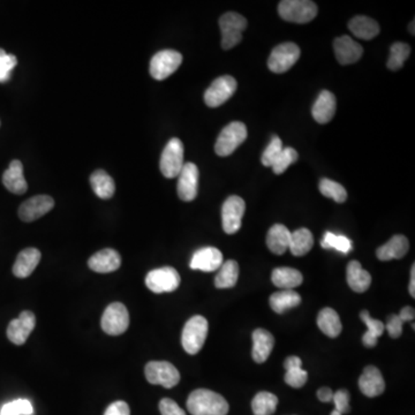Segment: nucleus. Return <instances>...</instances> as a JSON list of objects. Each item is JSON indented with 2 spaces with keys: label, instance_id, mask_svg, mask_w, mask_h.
Here are the masks:
<instances>
[{
  "label": "nucleus",
  "instance_id": "49530a36",
  "mask_svg": "<svg viewBox=\"0 0 415 415\" xmlns=\"http://www.w3.org/2000/svg\"><path fill=\"white\" fill-rule=\"evenodd\" d=\"M404 322L398 315L389 316L388 322L384 325L385 329L388 330L390 337L397 339L403 334Z\"/></svg>",
  "mask_w": 415,
  "mask_h": 415
},
{
  "label": "nucleus",
  "instance_id": "20e7f679",
  "mask_svg": "<svg viewBox=\"0 0 415 415\" xmlns=\"http://www.w3.org/2000/svg\"><path fill=\"white\" fill-rule=\"evenodd\" d=\"M247 127L244 123L233 121L224 127L217 138L215 151L220 157L230 156L247 138Z\"/></svg>",
  "mask_w": 415,
  "mask_h": 415
},
{
  "label": "nucleus",
  "instance_id": "9d476101",
  "mask_svg": "<svg viewBox=\"0 0 415 415\" xmlns=\"http://www.w3.org/2000/svg\"><path fill=\"white\" fill-rule=\"evenodd\" d=\"M148 382L171 389L180 382V373L168 362H148L145 369Z\"/></svg>",
  "mask_w": 415,
  "mask_h": 415
},
{
  "label": "nucleus",
  "instance_id": "3c124183",
  "mask_svg": "<svg viewBox=\"0 0 415 415\" xmlns=\"http://www.w3.org/2000/svg\"><path fill=\"white\" fill-rule=\"evenodd\" d=\"M398 316H399L404 323L411 322V321L414 319L415 312L412 307L406 306V307H404L403 309L400 310L399 315Z\"/></svg>",
  "mask_w": 415,
  "mask_h": 415
},
{
  "label": "nucleus",
  "instance_id": "8fccbe9b",
  "mask_svg": "<svg viewBox=\"0 0 415 415\" xmlns=\"http://www.w3.org/2000/svg\"><path fill=\"white\" fill-rule=\"evenodd\" d=\"M317 398L322 403H330V401H332V398H334V392H332L330 388L324 386V388H321L317 391Z\"/></svg>",
  "mask_w": 415,
  "mask_h": 415
},
{
  "label": "nucleus",
  "instance_id": "58836bf2",
  "mask_svg": "<svg viewBox=\"0 0 415 415\" xmlns=\"http://www.w3.org/2000/svg\"><path fill=\"white\" fill-rule=\"evenodd\" d=\"M319 192L322 193L325 198H330L337 203H343L347 199V192L343 185L331 180V179H322L319 181Z\"/></svg>",
  "mask_w": 415,
  "mask_h": 415
},
{
  "label": "nucleus",
  "instance_id": "dca6fc26",
  "mask_svg": "<svg viewBox=\"0 0 415 415\" xmlns=\"http://www.w3.org/2000/svg\"><path fill=\"white\" fill-rule=\"evenodd\" d=\"M54 207V201L51 196L36 195L24 202L19 208L20 220L27 223L39 220L41 217L48 214Z\"/></svg>",
  "mask_w": 415,
  "mask_h": 415
},
{
  "label": "nucleus",
  "instance_id": "a19ab883",
  "mask_svg": "<svg viewBox=\"0 0 415 415\" xmlns=\"http://www.w3.org/2000/svg\"><path fill=\"white\" fill-rule=\"evenodd\" d=\"M297 160H298V153L294 148H283V150L280 153V156L277 157V160H275L271 168L276 175H282L290 165H292L293 163L297 162Z\"/></svg>",
  "mask_w": 415,
  "mask_h": 415
},
{
  "label": "nucleus",
  "instance_id": "79ce46f5",
  "mask_svg": "<svg viewBox=\"0 0 415 415\" xmlns=\"http://www.w3.org/2000/svg\"><path fill=\"white\" fill-rule=\"evenodd\" d=\"M34 409L27 399H16L7 403L0 409V415H31Z\"/></svg>",
  "mask_w": 415,
  "mask_h": 415
},
{
  "label": "nucleus",
  "instance_id": "f3484780",
  "mask_svg": "<svg viewBox=\"0 0 415 415\" xmlns=\"http://www.w3.org/2000/svg\"><path fill=\"white\" fill-rule=\"evenodd\" d=\"M223 254L215 247H205L196 250L190 261V269L193 270L211 272L216 271L223 265Z\"/></svg>",
  "mask_w": 415,
  "mask_h": 415
},
{
  "label": "nucleus",
  "instance_id": "a18cd8bd",
  "mask_svg": "<svg viewBox=\"0 0 415 415\" xmlns=\"http://www.w3.org/2000/svg\"><path fill=\"white\" fill-rule=\"evenodd\" d=\"M332 401L334 403V406H336V411L340 413V414H347V413L351 412V407H349V392L347 390H339V391L334 394V398H332Z\"/></svg>",
  "mask_w": 415,
  "mask_h": 415
},
{
  "label": "nucleus",
  "instance_id": "7c9ffc66",
  "mask_svg": "<svg viewBox=\"0 0 415 415\" xmlns=\"http://www.w3.org/2000/svg\"><path fill=\"white\" fill-rule=\"evenodd\" d=\"M317 325L323 334L330 338H337L343 330L340 317L332 308H323L317 316Z\"/></svg>",
  "mask_w": 415,
  "mask_h": 415
},
{
  "label": "nucleus",
  "instance_id": "1a4fd4ad",
  "mask_svg": "<svg viewBox=\"0 0 415 415\" xmlns=\"http://www.w3.org/2000/svg\"><path fill=\"white\" fill-rule=\"evenodd\" d=\"M300 54V48L295 43L280 44L271 51L268 59L269 69L276 74L287 72L299 61Z\"/></svg>",
  "mask_w": 415,
  "mask_h": 415
},
{
  "label": "nucleus",
  "instance_id": "6ab92c4d",
  "mask_svg": "<svg viewBox=\"0 0 415 415\" xmlns=\"http://www.w3.org/2000/svg\"><path fill=\"white\" fill-rule=\"evenodd\" d=\"M88 265L95 272L108 274L121 268V257L117 250L106 248L93 254L88 261Z\"/></svg>",
  "mask_w": 415,
  "mask_h": 415
},
{
  "label": "nucleus",
  "instance_id": "37998d69",
  "mask_svg": "<svg viewBox=\"0 0 415 415\" xmlns=\"http://www.w3.org/2000/svg\"><path fill=\"white\" fill-rule=\"evenodd\" d=\"M16 65L18 58L14 54L7 53L4 48H0V83L9 81Z\"/></svg>",
  "mask_w": 415,
  "mask_h": 415
},
{
  "label": "nucleus",
  "instance_id": "e433bc0d",
  "mask_svg": "<svg viewBox=\"0 0 415 415\" xmlns=\"http://www.w3.org/2000/svg\"><path fill=\"white\" fill-rule=\"evenodd\" d=\"M278 398L270 392L262 391L256 394L252 401L254 415H272L276 412Z\"/></svg>",
  "mask_w": 415,
  "mask_h": 415
},
{
  "label": "nucleus",
  "instance_id": "39448f33",
  "mask_svg": "<svg viewBox=\"0 0 415 415\" xmlns=\"http://www.w3.org/2000/svg\"><path fill=\"white\" fill-rule=\"evenodd\" d=\"M222 31V48L230 50L238 46L242 39V33L247 28V20L239 13H225L220 19Z\"/></svg>",
  "mask_w": 415,
  "mask_h": 415
},
{
  "label": "nucleus",
  "instance_id": "c756f323",
  "mask_svg": "<svg viewBox=\"0 0 415 415\" xmlns=\"http://www.w3.org/2000/svg\"><path fill=\"white\" fill-rule=\"evenodd\" d=\"M349 29L355 37L369 41L379 34V26L375 20L368 16H359L349 22Z\"/></svg>",
  "mask_w": 415,
  "mask_h": 415
},
{
  "label": "nucleus",
  "instance_id": "aec40b11",
  "mask_svg": "<svg viewBox=\"0 0 415 415\" xmlns=\"http://www.w3.org/2000/svg\"><path fill=\"white\" fill-rule=\"evenodd\" d=\"M359 388L367 397L374 398L382 394L385 390V382L379 368L375 366L364 368V373L359 379Z\"/></svg>",
  "mask_w": 415,
  "mask_h": 415
},
{
  "label": "nucleus",
  "instance_id": "9b49d317",
  "mask_svg": "<svg viewBox=\"0 0 415 415\" xmlns=\"http://www.w3.org/2000/svg\"><path fill=\"white\" fill-rule=\"evenodd\" d=\"M180 275L172 267L151 270L145 277V285L151 292H173L180 285Z\"/></svg>",
  "mask_w": 415,
  "mask_h": 415
},
{
  "label": "nucleus",
  "instance_id": "5701e85b",
  "mask_svg": "<svg viewBox=\"0 0 415 415\" xmlns=\"http://www.w3.org/2000/svg\"><path fill=\"white\" fill-rule=\"evenodd\" d=\"M275 338L265 329H256L253 332V351L252 357L257 364H263L268 360L274 349Z\"/></svg>",
  "mask_w": 415,
  "mask_h": 415
},
{
  "label": "nucleus",
  "instance_id": "ddd939ff",
  "mask_svg": "<svg viewBox=\"0 0 415 415\" xmlns=\"http://www.w3.org/2000/svg\"><path fill=\"white\" fill-rule=\"evenodd\" d=\"M245 211L246 203L240 196L232 195L226 199L222 208V223L225 233L235 235L240 230Z\"/></svg>",
  "mask_w": 415,
  "mask_h": 415
},
{
  "label": "nucleus",
  "instance_id": "4c0bfd02",
  "mask_svg": "<svg viewBox=\"0 0 415 415\" xmlns=\"http://www.w3.org/2000/svg\"><path fill=\"white\" fill-rule=\"evenodd\" d=\"M411 53V48L406 43L397 42L392 44L390 48V57L388 59V68L390 71H398L404 66V63Z\"/></svg>",
  "mask_w": 415,
  "mask_h": 415
},
{
  "label": "nucleus",
  "instance_id": "4be33fe9",
  "mask_svg": "<svg viewBox=\"0 0 415 415\" xmlns=\"http://www.w3.org/2000/svg\"><path fill=\"white\" fill-rule=\"evenodd\" d=\"M3 184L13 194L22 195L27 192L28 184L24 175V165L20 160H12L3 175Z\"/></svg>",
  "mask_w": 415,
  "mask_h": 415
},
{
  "label": "nucleus",
  "instance_id": "5fc2aeb1",
  "mask_svg": "<svg viewBox=\"0 0 415 415\" xmlns=\"http://www.w3.org/2000/svg\"><path fill=\"white\" fill-rule=\"evenodd\" d=\"M330 415H342V414H340V413L338 412V411H336V409H334V411H332V412H331Z\"/></svg>",
  "mask_w": 415,
  "mask_h": 415
},
{
  "label": "nucleus",
  "instance_id": "cd10ccee",
  "mask_svg": "<svg viewBox=\"0 0 415 415\" xmlns=\"http://www.w3.org/2000/svg\"><path fill=\"white\" fill-rule=\"evenodd\" d=\"M286 369L285 382L292 388L300 389L307 383L308 374L302 369V362L299 357H289L284 362Z\"/></svg>",
  "mask_w": 415,
  "mask_h": 415
},
{
  "label": "nucleus",
  "instance_id": "864d4df0",
  "mask_svg": "<svg viewBox=\"0 0 415 415\" xmlns=\"http://www.w3.org/2000/svg\"><path fill=\"white\" fill-rule=\"evenodd\" d=\"M409 31H412V35H414V21L409 26Z\"/></svg>",
  "mask_w": 415,
  "mask_h": 415
},
{
  "label": "nucleus",
  "instance_id": "b1692460",
  "mask_svg": "<svg viewBox=\"0 0 415 415\" xmlns=\"http://www.w3.org/2000/svg\"><path fill=\"white\" fill-rule=\"evenodd\" d=\"M41 252L36 248H26L19 253L16 263L13 267V274L18 278H27L33 274L41 261Z\"/></svg>",
  "mask_w": 415,
  "mask_h": 415
},
{
  "label": "nucleus",
  "instance_id": "4468645a",
  "mask_svg": "<svg viewBox=\"0 0 415 415\" xmlns=\"http://www.w3.org/2000/svg\"><path fill=\"white\" fill-rule=\"evenodd\" d=\"M199 169L194 163H185L178 175V196L185 202H190L198 196L199 188Z\"/></svg>",
  "mask_w": 415,
  "mask_h": 415
},
{
  "label": "nucleus",
  "instance_id": "09e8293b",
  "mask_svg": "<svg viewBox=\"0 0 415 415\" xmlns=\"http://www.w3.org/2000/svg\"><path fill=\"white\" fill-rule=\"evenodd\" d=\"M104 415H130V406L125 401H115L106 409Z\"/></svg>",
  "mask_w": 415,
  "mask_h": 415
},
{
  "label": "nucleus",
  "instance_id": "f03ea898",
  "mask_svg": "<svg viewBox=\"0 0 415 415\" xmlns=\"http://www.w3.org/2000/svg\"><path fill=\"white\" fill-rule=\"evenodd\" d=\"M209 324L201 315L193 316L185 324L181 343L188 354L195 355L201 351L207 339Z\"/></svg>",
  "mask_w": 415,
  "mask_h": 415
},
{
  "label": "nucleus",
  "instance_id": "393cba45",
  "mask_svg": "<svg viewBox=\"0 0 415 415\" xmlns=\"http://www.w3.org/2000/svg\"><path fill=\"white\" fill-rule=\"evenodd\" d=\"M409 250V242L405 235H394L386 244L379 247L376 255L381 261L403 259Z\"/></svg>",
  "mask_w": 415,
  "mask_h": 415
},
{
  "label": "nucleus",
  "instance_id": "6e6552de",
  "mask_svg": "<svg viewBox=\"0 0 415 415\" xmlns=\"http://www.w3.org/2000/svg\"><path fill=\"white\" fill-rule=\"evenodd\" d=\"M102 329L110 336H119L130 327V314L121 302L108 304L102 316Z\"/></svg>",
  "mask_w": 415,
  "mask_h": 415
},
{
  "label": "nucleus",
  "instance_id": "c03bdc74",
  "mask_svg": "<svg viewBox=\"0 0 415 415\" xmlns=\"http://www.w3.org/2000/svg\"><path fill=\"white\" fill-rule=\"evenodd\" d=\"M283 142L280 140V136H272L270 143H269L268 147L265 148V153L262 155V164L267 168L272 166L277 157L280 156V153L283 150Z\"/></svg>",
  "mask_w": 415,
  "mask_h": 415
},
{
  "label": "nucleus",
  "instance_id": "c85d7f7f",
  "mask_svg": "<svg viewBox=\"0 0 415 415\" xmlns=\"http://www.w3.org/2000/svg\"><path fill=\"white\" fill-rule=\"evenodd\" d=\"M271 280H272L274 285L280 289L293 290L302 284L304 277L297 269L282 267V268H276L272 271Z\"/></svg>",
  "mask_w": 415,
  "mask_h": 415
},
{
  "label": "nucleus",
  "instance_id": "2eb2a0df",
  "mask_svg": "<svg viewBox=\"0 0 415 415\" xmlns=\"http://www.w3.org/2000/svg\"><path fill=\"white\" fill-rule=\"evenodd\" d=\"M36 325V317L31 310H24L18 319H14L9 322L7 327V338L13 344L21 346L27 342Z\"/></svg>",
  "mask_w": 415,
  "mask_h": 415
},
{
  "label": "nucleus",
  "instance_id": "f8f14e48",
  "mask_svg": "<svg viewBox=\"0 0 415 415\" xmlns=\"http://www.w3.org/2000/svg\"><path fill=\"white\" fill-rule=\"evenodd\" d=\"M238 83L231 76L216 78L205 93V102L209 108H218L229 101L237 91Z\"/></svg>",
  "mask_w": 415,
  "mask_h": 415
},
{
  "label": "nucleus",
  "instance_id": "a211bd4d",
  "mask_svg": "<svg viewBox=\"0 0 415 415\" xmlns=\"http://www.w3.org/2000/svg\"><path fill=\"white\" fill-rule=\"evenodd\" d=\"M334 54L342 65H351L360 61L364 53V48L355 42L354 39L347 36H340L334 41Z\"/></svg>",
  "mask_w": 415,
  "mask_h": 415
},
{
  "label": "nucleus",
  "instance_id": "473e14b6",
  "mask_svg": "<svg viewBox=\"0 0 415 415\" xmlns=\"http://www.w3.org/2000/svg\"><path fill=\"white\" fill-rule=\"evenodd\" d=\"M93 190L100 199L108 200L115 195V181L103 170H97L91 177Z\"/></svg>",
  "mask_w": 415,
  "mask_h": 415
},
{
  "label": "nucleus",
  "instance_id": "7ed1b4c3",
  "mask_svg": "<svg viewBox=\"0 0 415 415\" xmlns=\"http://www.w3.org/2000/svg\"><path fill=\"white\" fill-rule=\"evenodd\" d=\"M280 18L293 24H308L317 16V6L309 0H284L278 5Z\"/></svg>",
  "mask_w": 415,
  "mask_h": 415
},
{
  "label": "nucleus",
  "instance_id": "f257e3e1",
  "mask_svg": "<svg viewBox=\"0 0 415 415\" xmlns=\"http://www.w3.org/2000/svg\"><path fill=\"white\" fill-rule=\"evenodd\" d=\"M229 409L223 396L207 389H198L187 399V409L192 415H226Z\"/></svg>",
  "mask_w": 415,
  "mask_h": 415
},
{
  "label": "nucleus",
  "instance_id": "de8ad7c7",
  "mask_svg": "<svg viewBox=\"0 0 415 415\" xmlns=\"http://www.w3.org/2000/svg\"><path fill=\"white\" fill-rule=\"evenodd\" d=\"M160 411L162 415H186L184 409H180L175 400L170 398L160 400Z\"/></svg>",
  "mask_w": 415,
  "mask_h": 415
},
{
  "label": "nucleus",
  "instance_id": "412c9836",
  "mask_svg": "<svg viewBox=\"0 0 415 415\" xmlns=\"http://www.w3.org/2000/svg\"><path fill=\"white\" fill-rule=\"evenodd\" d=\"M336 108H337V102L334 93L329 91H322L316 102L314 103L312 115L317 123H328L329 121H332L336 113Z\"/></svg>",
  "mask_w": 415,
  "mask_h": 415
},
{
  "label": "nucleus",
  "instance_id": "72a5a7b5",
  "mask_svg": "<svg viewBox=\"0 0 415 415\" xmlns=\"http://www.w3.org/2000/svg\"><path fill=\"white\" fill-rule=\"evenodd\" d=\"M314 246L313 233L308 229L295 230L291 233L289 250L294 256H304L309 253Z\"/></svg>",
  "mask_w": 415,
  "mask_h": 415
},
{
  "label": "nucleus",
  "instance_id": "bb28decb",
  "mask_svg": "<svg viewBox=\"0 0 415 415\" xmlns=\"http://www.w3.org/2000/svg\"><path fill=\"white\" fill-rule=\"evenodd\" d=\"M291 232L283 224H276L269 230L267 245L269 250L276 255H283L289 250Z\"/></svg>",
  "mask_w": 415,
  "mask_h": 415
},
{
  "label": "nucleus",
  "instance_id": "423d86ee",
  "mask_svg": "<svg viewBox=\"0 0 415 415\" xmlns=\"http://www.w3.org/2000/svg\"><path fill=\"white\" fill-rule=\"evenodd\" d=\"M184 145L178 138L168 142L160 156V172L165 178H175L184 168Z\"/></svg>",
  "mask_w": 415,
  "mask_h": 415
},
{
  "label": "nucleus",
  "instance_id": "ea45409f",
  "mask_svg": "<svg viewBox=\"0 0 415 415\" xmlns=\"http://www.w3.org/2000/svg\"><path fill=\"white\" fill-rule=\"evenodd\" d=\"M321 245L325 250L334 248L342 253H349V250H352V241L344 235H334L331 232H325Z\"/></svg>",
  "mask_w": 415,
  "mask_h": 415
},
{
  "label": "nucleus",
  "instance_id": "c9c22d12",
  "mask_svg": "<svg viewBox=\"0 0 415 415\" xmlns=\"http://www.w3.org/2000/svg\"><path fill=\"white\" fill-rule=\"evenodd\" d=\"M360 317H362V322L367 325L368 328L367 332L362 337V343L368 349L375 347L377 345V340H379V338L384 332V324L381 321H379V319H372L369 313H368V310H362V314H360Z\"/></svg>",
  "mask_w": 415,
  "mask_h": 415
},
{
  "label": "nucleus",
  "instance_id": "a878e982",
  "mask_svg": "<svg viewBox=\"0 0 415 415\" xmlns=\"http://www.w3.org/2000/svg\"><path fill=\"white\" fill-rule=\"evenodd\" d=\"M346 277L349 287L357 293L367 291L372 284V276L367 270L362 269L359 261H351L346 269Z\"/></svg>",
  "mask_w": 415,
  "mask_h": 415
},
{
  "label": "nucleus",
  "instance_id": "f704fd0d",
  "mask_svg": "<svg viewBox=\"0 0 415 415\" xmlns=\"http://www.w3.org/2000/svg\"><path fill=\"white\" fill-rule=\"evenodd\" d=\"M218 270L220 271L215 278V286L217 289H231L238 282L239 265L233 260L223 262Z\"/></svg>",
  "mask_w": 415,
  "mask_h": 415
},
{
  "label": "nucleus",
  "instance_id": "2f4dec72",
  "mask_svg": "<svg viewBox=\"0 0 415 415\" xmlns=\"http://www.w3.org/2000/svg\"><path fill=\"white\" fill-rule=\"evenodd\" d=\"M301 304V297L293 290H282L270 297V307L278 314L285 313Z\"/></svg>",
  "mask_w": 415,
  "mask_h": 415
},
{
  "label": "nucleus",
  "instance_id": "603ef678",
  "mask_svg": "<svg viewBox=\"0 0 415 415\" xmlns=\"http://www.w3.org/2000/svg\"><path fill=\"white\" fill-rule=\"evenodd\" d=\"M409 294L412 295L413 298L415 297V265H412L411 269V282H409Z\"/></svg>",
  "mask_w": 415,
  "mask_h": 415
},
{
  "label": "nucleus",
  "instance_id": "0eeeda50",
  "mask_svg": "<svg viewBox=\"0 0 415 415\" xmlns=\"http://www.w3.org/2000/svg\"><path fill=\"white\" fill-rule=\"evenodd\" d=\"M181 63L183 54L175 50H163L151 58L149 72L155 80L163 81L172 76L180 67Z\"/></svg>",
  "mask_w": 415,
  "mask_h": 415
}]
</instances>
